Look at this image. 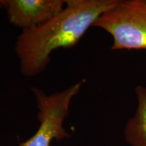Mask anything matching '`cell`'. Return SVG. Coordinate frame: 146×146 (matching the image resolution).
Masks as SVG:
<instances>
[{"mask_svg":"<svg viewBox=\"0 0 146 146\" xmlns=\"http://www.w3.org/2000/svg\"><path fill=\"white\" fill-rule=\"evenodd\" d=\"M118 0H68L62 11L39 26L24 29L16 41L21 70L26 76L42 72L50 54L60 47H73L98 18Z\"/></svg>","mask_w":146,"mask_h":146,"instance_id":"obj_1","label":"cell"},{"mask_svg":"<svg viewBox=\"0 0 146 146\" xmlns=\"http://www.w3.org/2000/svg\"><path fill=\"white\" fill-rule=\"evenodd\" d=\"M94 27L112 36V50H146V0H118Z\"/></svg>","mask_w":146,"mask_h":146,"instance_id":"obj_2","label":"cell"},{"mask_svg":"<svg viewBox=\"0 0 146 146\" xmlns=\"http://www.w3.org/2000/svg\"><path fill=\"white\" fill-rule=\"evenodd\" d=\"M83 81L72 85L61 92L47 96L38 89H34L39 112L40 126L27 141L19 146H50L54 139L68 137L69 134L63 127L72 98L79 91Z\"/></svg>","mask_w":146,"mask_h":146,"instance_id":"obj_3","label":"cell"},{"mask_svg":"<svg viewBox=\"0 0 146 146\" xmlns=\"http://www.w3.org/2000/svg\"><path fill=\"white\" fill-rule=\"evenodd\" d=\"M8 21L24 29L33 28L52 19L62 11L63 0H2Z\"/></svg>","mask_w":146,"mask_h":146,"instance_id":"obj_4","label":"cell"},{"mask_svg":"<svg viewBox=\"0 0 146 146\" xmlns=\"http://www.w3.org/2000/svg\"><path fill=\"white\" fill-rule=\"evenodd\" d=\"M135 93L137 106L126 124L124 135L130 146H146V87L139 85Z\"/></svg>","mask_w":146,"mask_h":146,"instance_id":"obj_5","label":"cell"},{"mask_svg":"<svg viewBox=\"0 0 146 146\" xmlns=\"http://www.w3.org/2000/svg\"><path fill=\"white\" fill-rule=\"evenodd\" d=\"M3 8V4L2 2V0H0V9Z\"/></svg>","mask_w":146,"mask_h":146,"instance_id":"obj_6","label":"cell"}]
</instances>
